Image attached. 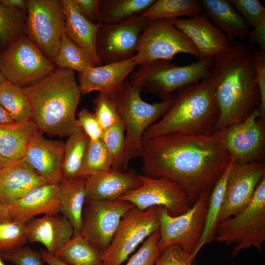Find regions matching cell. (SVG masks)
<instances>
[{"mask_svg": "<svg viewBox=\"0 0 265 265\" xmlns=\"http://www.w3.org/2000/svg\"><path fill=\"white\" fill-rule=\"evenodd\" d=\"M253 53L256 81L260 94L258 109L261 118L265 122V51H260L256 47Z\"/></svg>", "mask_w": 265, "mask_h": 265, "instance_id": "44", "label": "cell"}, {"mask_svg": "<svg viewBox=\"0 0 265 265\" xmlns=\"http://www.w3.org/2000/svg\"><path fill=\"white\" fill-rule=\"evenodd\" d=\"M138 175L132 169L125 171L111 168L86 178L85 200H117L141 185Z\"/></svg>", "mask_w": 265, "mask_h": 265, "instance_id": "22", "label": "cell"}, {"mask_svg": "<svg viewBox=\"0 0 265 265\" xmlns=\"http://www.w3.org/2000/svg\"><path fill=\"white\" fill-rule=\"evenodd\" d=\"M0 256L3 261L11 262L15 265H43L44 261L40 252L28 246L0 254Z\"/></svg>", "mask_w": 265, "mask_h": 265, "instance_id": "43", "label": "cell"}, {"mask_svg": "<svg viewBox=\"0 0 265 265\" xmlns=\"http://www.w3.org/2000/svg\"><path fill=\"white\" fill-rule=\"evenodd\" d=\"M203 12L200 1L157 0L142 15L150 20H172L184 16L190 17Z\"/></svg>", "mask_w": 265, "mask_h": 265, "instance_id": "33", "label": "cell"}, {"mask_svg": "<svg viewBox=\"0 0 265 265\" xmlns=\"http://www.w3.org/2000/svg\"><path fill=\"white\" fill-rule=\"evenodd\" d=\"M171 22L194 45L199 60L215 56L227 50L231 44L204 13L187 18L172 19Z\"/></svg>", "mask_w": 265, "mask_h": 265, "instance_id": "18", "label": "cell"}, {"mask_svg": "<svg viewBox=\"0 0 265 265\" xmlns=\"http://www.w3.org/2000/svg\"><path fill=\"white\" fill-rule=\"evenodd\" d=\"M40 131L31 120L0 124V152L14 161L24 158L31 138Z\"/></svg>", "mask_w": 265, "mask_h": 265, "instance_id": "28", "label": "cell"}, {"mask_svg": "<svg viewBox=\"0 0 265 265\" xmlns=\"http://www.w3.org/2000/svg\"><path fill=\"white\" fill-rule=\"evenodd\" d=\"M49 184L24 158L0 170V201L8 206L32 189Z\"/></svg>", "mask_w": 265, "mask_h": 265, "instance_id": "23", "label": "cell"}, {"mask_svg": "<svg viewBox=\"0 0 265 265\" xmlns=\"http://www.w3.org/2000/svg\"><path fill=\"white\" fill-rule=\"evenodd\" d=\"M211 190L203 191L186 212L177 216L170 215L162 206L154 207L159 223L160 253L176 245L194 259L203 232Z\"/></svg>", "mask_w": 265, "mask_h": 265, "instance_id": "8", "label": "cell"}, {"mask_svg": "<svg viewBox=\"0 0 265 265\" xmlns=\"http://www.w3.org/2000/svg\"><path fill=\"white\" fill-rule=\"evenodd\" d=\"M111 157L101 139L90 140L84 158L81 177H88L112 167Z\"/></svg>", "mask_w": 265, "mask_h": 265, "instance_id": "37", "label": "cell"}, {"mask_svg": "<svg viewBox=\"0 0 265 265\" xmlns=\"http://www.w3.org/2000/svg\"><path fill=\"white\" fill-rule=\"evenodd\" d=\"M27 242L26 222L13 218L0 222V255L22 247Z\"/></svg>", "mask_w": 265, "mask_h": 265, "instance_id": "38", "label": "cell"}, {"mask_svg": "<svg viewBox=\"0 0 265 265\" xmlns=\"http://www.w3.org/2000/svg\"><path fill=\"white\" fill-rule=\"evenodd\" d=\"M27 13L0 1V49L4 51L25 35Z\"/></svg>", "mask_w": 265, "mask_h": 265, "instance_id": "34", "label": "cell"}, {"mask_svg": "<svg viewBox=\"0 0 265 265\" xmlns=\"http://www.w3.org/2000/svg\"><path fill=\"white\" fill-rule=\"evenodd\" d=\"M135 206L121 200H85L81 234L102 255L109 246L124 214Z\"/></svg>", "mask_w": 265, "mask_h": 265, "instance_id": "14", "label": "cell"}, {"mask_svg": "<svg viewBox=\"0 0 265 265\" xmlns=\"http://www.w3.org/2000/svg\"><path fill=\"white\" fill-rule=\"evenodd\" d=\"M7 206L13 219L24 222L39 214L61 213L58 185L47 184L36 187Z\"/></svg>", "mask_w": 265, "mask_h": 265, "instance_id": "24", "label": "cell"}, {"mask_svg": "<svg viewBox=\"0 0 265 265\" xmlns=\"http://www.w3.org/2000/svg\"><path fill=\"white\" fill-rule=\"evenodd\" d=\"M61 0L65 17V34L92 57L96 66L102 65L96 47L97 33L102 23H93L85 19L75 8L72 0Z\"/></svg>", "mask_w": 265, "mask_h": 265, "instance_id": "25", "label": "cell"}, {"mask_svg": "<svg viewBox=\"0 0 265 265\" xmlns=\"http://www.w3.org/2000/svg\"><path fill=\"white\" fill-rule=\"evenodd\" d=\"M15 122L7 110L0 104V124Z\"/></svg>", "mask_w": 265, "mask_h": 265, "instance_id": "51", "label": "cell"}, {"mask_svg": "<svg viewBox=\"0 0 265 265\" xmlns=\"http://www.w3.org/2000/svg\"><path fill=\"white\" fill-rule=\"evenodd\" d=\"M150 21L141 15L121 22L102 23L96 42L102 63L118 62L133 57L140 35Z\"/></svg>", "mask_w": 265, "mask_h": 265, "instance_id": "15", "label": "cell"}, {"mask_svg": "<svg viewBox=\"0 0 265 265\" xmlns=\"http://www.w3.org/2000/svg\"><path fill=\"white\" fill-rule=\"evenodd\" d=\"M204 13L226 35L232 43L247 39L249 26L230 1L227 0H202Z\"/></svg>", "mask_w": 265, "mask_h": 265, "instance_id": "26", "label": "cell"}, {"mask_svg": "<svg viewBox=\"0 0 265 265\" xmlns=\"http://www.w3.org/2000/svg\"><path fill=\"white\" fill-rule=\"evenodd\" d=\"M180 53L199 56L193 43L171 20H152L140 35L134 58L140 66L159 60H171Z\"/></svg>", "mask_w": 265, "mask_h": 265, "instance_id": "11", "label": "cell"}, {"mask_svg": "<svg viewBox=\"0 0 265 265\" xmlns=\"http://www.w3.org/2000/svg\"><path fill=\"white\" fill-rule=\"evenodd\" d=\"M247 38L250 46L257 44L260 51H265V19L249 31Z\"/></svg>", "mask_w": 265, "mask_h": 265, "instance_id": "48", "label": "cell"}, {"mask_svg": "<svg viewBox=\"0 0 265 265\" xmlns=\"http://www.w3.org/2000/svg\"><path fill=\"white\" fill-rule=\"evenodd\" d=\"M12 162V161H11L4 158L0 152V170Z\"/></svg>", "mask_w": 265, "mask_h": 265, "instance_id": "53", "label": "cell"}, {"mask_svg": "<svg viewBox=\"0 0 265 265\" xmlns=\"http://www.w3.org/2000/svg\"><path fill=\"white\" fill-rule=\"evenodd\" d=\"M219 116L210 73L197 83L176 91L167 112L144 132L142 140L172 132L212 133Z\"/></svg>", "mask_w": 265, "mask_h": 265, "instance_id": "4", "label": "cell"}, {"mask_svg": "<svg viewBox=\"0 0 265 265\" xmlns=\"http://www.w3.org/2000/svg\"><path fill=\"white\" fill-rule=\"evenodd\" d=\"M0 104L14 122L30 119L31 108L27 98L21 87L7 80L0 84Z\"/></svg>", "mask_w": 265, "mask_h": 265, "instance_id": "35", "label": "cell"}, {"mask_svg": "<svg viewBox=\"0 0 265 265\" xmlns=\"http://www.w3.org/2000/svg\"><path fill=\"white\" fill-rule=\"evenodd\" d=\"M136 66L133 56L121 62L89 67L78 73L81 93L85 95L97 91L114 95Z\"/></svg>", "mask_w": 265, "mask_h": 265, "instance_id": "20", "label": "cell"}, {"mask_svg": "<svg viewBox=\"0 0 265 265\" xmlns=\"http://www.w3.org/2000/svg\"><path fill=\"white\" fill-rule=\"evenodd\" d=\"M265 176L264 162L240 164L232 161L218 224L249 204L257 186Z\"/></svg>", "mask_w": 265, "mask_h": 265, "instance_id": "17", "label": "cell"}, {"mask_svg": "<svg viewBox=\"0 0 265 265\" xmlns=\"http://www.w3.org/2000/svg\"><path fill=\"white\" fill-rule=\"evenodd\" d=\"M101 140L111 157V168L123 169L126 140L125 127L121 118L116 124L104 131Z\"/></svg>", "mask_w": 265, "mask_h": 265, "instance_id": "39", "label": "cell"}, {"mask_svg": "<svg viewBox=\"0 0 265 265\" xmlns=\"http://www.w3.org/2000/svg\"><path fill=\"white\" fill-rule=\"evenodd\" d=\"M27 242H39L46 251L54 255L73 237V227L61 213L44 214L26 222Z\"/></svg>", "mask_w": 265, "mask_h": 265, "instance_id": "21", "label": "cell"}, {"mask_svg": "<svg viewBox=\"0 0 265 265\" xmlns=\"http://www.w3.org/2000/svg\"><path fill=\"white\" fill-rule=\"evenodd\" d=\"M253 51L250 45L236 41L215 56L211 74L219 116L213 132L243 121L260 106Z\"/></svg>", "mask_w": 265, "mask_h": 265, "instance_id": "2", "label": "cell"}, {"mask_svg": "<svg viewBox=\"0 0 265 265\" xmlns=\"http://www.w3.org/2000/svg\"><path fill=\"white\" fill-rule=\"evenodd\" d=\"M40 253L43 260L48 265H68L60 261L54 256L50 255L46 250H41Z\"/></svg>", "mask_w": 265, "mask_h": 265, "instance_id": "49", "label": "cell"}, {"mask_svg": "<svg viewBox=\"0 0 265 265\" xmlns=\"http://www.w3.org/2000/svg\"><path fill=\"white\" fill-rule=\"evenodd\" d=\"M159 238L158 230L143 241L139 249L125 265H154L160 254L158 246Z\"/></svg>", "mask_w": 265, "mask_h": 265, "instance_id": "41", "label": "cell"}, {"mask_svg": "<svg viewBox=\"0 0 265 265\" xmlns=\"http://www.w3.org/2000/svg\"><path fill=\"white\" fill-rule=\"evenodd\" d=\"M155 0H100L98 22L113 23L142 15Z\"/></svg>", "mask_w": 265, "mask_h": 265, "instance_id": "31", "label": "cell"}, {"mask_svg": "<svg viewBox=\"0 0 265 265\" xmlns=\"http://www.w3.org/2000/svg\"><path fill=\"white\" fill-rule=\"evenodd\" d=\"M236 10L253 27L265 19V8L258 0H229Z\"/></svg>", "mask_w": 265, "mask_h": 265, "instance_id": "42", "label": "cell"}, {"mask_svg": "<svg viewBox=\"0 0 265 265\" xmlns=\"http://www.w3.org/2000/svg\"><path fill=\"white\" fill-rule=\"evenodd\" d=\"M141 89L126 79L115 94L118 111L125 130L124 170L128 169L131 160L141 157L144 132L167 112L175 97L173 95L160 102L150 104L141 98Z\"/></svg>", "mask_w": 265, "mask_h": 265, "instance_id": "5", "label": "cell"}, {"mask_svg": "<svg viewBox=\"0 0 265 265\" xmlns=\"http://www.w3.org/2000/svg\"><path fill=\"white\" fill-rule=\"evenodd\" d=\"M53 63L59 68L75 70L78 73L96 66L92 57L74 43L65 32L62 35L59 50Z\"/></svg>", "mask_w": 265, "mask_h": 265, "instance_id": "36", "label": "cell"}, {"mask_svg": "<svg viewBox=\"0 0 265 265\" xmlns=\"http://www.w3.org/2000/svg\"><path fill=\"white\" fill-rule=\"evenodd\" d=\"M93 103L94 114L104 131L116 124L121 119L115 100V95L99 93Z\"/></svg>", "mask_w": 265, "mask_h": 265, "instance_id": "40", "label": "cell"}, {"mask_svg": "<svg viewBox=\"0 0 265 265\" xmlns=\"http://www.w3.org/2000/svg\"><path fill=\"white\" fill-rule=\"evenodd\" d=\"M38 129L52 136L68 137L78 127L76 117L81 92L74 71L55 68L48 76L21 88Z\"/></svg>", "mask_w": 265, "mask_h": 265, "instance_id": "3", "label": "cell"}, {"mask_svg": "<svg viewBox=\"0 0 265 265\" xmlns=\"http://www.w3.org/2000/svg\"><path fill=\"white\" fill-rule=\"evenodd\" d=\"M236 163L264 162L265 125L258 108L243 121L213 132Z\"/></svg>", "mask_w": 265, "mask_h": 265, "instance_id": "13", "label": "cell"}, {"mask_svg": "<svg viewBox=\"0 0 265 265\" xmlns=\"http://www.w3.org/2000/svg\"><path fill=\"white\" fill-rule=\"evenodd\" d=\"M55 69L54 64L24 35L0 54V70L5 80L21 87L42 80Z\"/></svg>", "mask_w": 265, "mask_h": 265, "instance_id": "9", "label": "cell"}, {"mask_svg": "<svg viewBox=\"0 0 265 265\" xmlns=\"http://www.w3.org/2000/svg\"><path fill=\"white\" fill-rule=\"evenodd\" d=\"M26 0L25 35L53 62L64 33L65 17L61 0Z\"/></svg>", "mask_w": 265, "mask_h": 265, "instance_id": "10", "label": "cell"}, {"mask_svg": "<svg viewBox=\"0 0 265 265\" xmlns=\"http://www.w3.org/2000/svg\"><path fill=\"white\" fill-rule=\"evenodd\" d=\"M64 145L62 165L63 179L81 177V172L89 138L78 126Z\"/></svg>", "mask_w": 265, "mask_h": 265, "instance_id": "29", "label": "cell"}, {"mask_svg": "<svg viewBox=\"0 0 265 265\" xmlns=\"http://www.w3.org/2000/svg\"><path fill=\"white\" fill-rule=\"evenodd\" d=\"M193 258L179 246H170L162 251L154 265H193Z\"/></svg>", "mask_w": 265, "mask_h": 265, "instance_id": "46", "label": "cell"}, {"mask_svg": "<svg viewBox=\"0 0 265 265\" xmlns=\"http://www.w3.org/2000/svg\"><path fill=\"white\" fill-rule=\"evenodd\" d=\"M64 145L62 141L45 138L39 131L28 143L24 159L49 184H58L63 180Z\"/></svg>", "mask_w": 265, "mask_h": 265, "instance_id": "19", "label": "cell"}, {"mask_svg": "<svg viewBox=\"0 0 265 265\" xmlns=\"http://www.w3.org/2000/svg\"><path fill=\"white\" fill-rule=\"evenodd\" d=\"M3 4L19 9L27 13L26 0H0Z\"/></svg>", "mask_w": 265, "mask_h": 265, "instance_id": "50", "label": "cell"}, {"mask_svg": "<svg viewBox=\"0 0 265 265\" xmlns=\"http://www.w3.org/2000/svg\"><path fill=\"white\" fill-rule=\"evenodd\" d=\"M214 56L185 66L170 60H159L138 66L130 75L131 84L158 95L161 101L169 99L178 90L196 83L210 73Z\"/></svg>", "mask_w": 265, "mask_h": 265, "instance_id": "6", "label": "cell"}, {"mask_svg": "<svg viewBox=\"0 0 265 265\" xmlns=\"http://www.w3.org/2000/svg\"><path fill=\"white\" fill-rule=\"evenodd\" d=\"M159 229L154 207H132L122 217L111 241L102 254L103 265H121L140 243Z\"/></svg>", "mask_w": 265, "mask_h": 265, "instance_id": "12", "label": "cell"}, {"mask_svg": "<svg viewBox=\"0 0 265 265\" xmlns=\"http://www.w3.org/2000/svg\"><path fill=\"white\" fill-rule=\"evenodd\" d=\"M0 265H6L4 262L2 260L0 256Z\"/></svg>", "mask_w": 265, "mask_h": 265, "instance_id": "55", "label": "cell"}, {"mask_svg": "<svg viewBox=\"0 0 265 265\" xmlns=\"http://www.w3.org/2000/svg\"><path fill=\"white\" fill-rule=\"evenodd\" d=\"M214 240L233 245L232 257L252 246L261 252L265 240V176L249 204L218 225Z\"/></svg>", "mask_w": 265, "mask_h": 265, "instance_id": "7", "label": "cell"}, {"mask_svg": "<svg viewBox=\"0 0 265 265\" xmlns=\"http://www.w3.org/2000/svg\"><path fill=\"white\" fill-rule=\"evenodd\" d=\"M72 1L83 17L93 23L98 22L100 0H72Z\"/></svg>", "mask_w": 265, "mask_h": 265, "instance_id": "47", "label": "cell"}, {"mask_svg": "<svg viewBox=\"0 0 265 265\" xmlns=\"http://www.w3.org/2000/svg\"><path fill=\"white\" fill-rule=\"evenodd\" d=\"M78 116L77 125L82 129L90 140L101 139L104 131L94 113L86 108H83L79 111Z\"/></svg>", "mask_w": 265, "mask_h": 265, "instance_id": "45", "label": "cell"}, {"mask_svg": "<svg viewBox=\"0 0 265 265\" xmlns=\"http://www.w3.org/2000/svg\"><path fill=\"white\" fill-rule=\"evenodd\" d=\"M85 178L63 179L58 184L61 213L71 222L74 236L80 234L82 214L86 199Z\"/></svg>", "mask_w": 265, "mask_h": 265, "instance_id": "27", "label": "cell"}, {"mask_svg": "<svg viewBox=\"0 0 265 265\" xmlns=\"http://www.w3.org/2000/svg\"><path fill=\"white\" fill-rule=\"evenodd\" d=\"M144 175L179 184L192 206L199 195L212 188L232 160L213 133H169L143 140Z\"/></svg>", "mask_w": 265, "mask_h": 265, "instance_id": "1", "label": "cell"}, {"mask_svg": "<svg viewBox=\"0 0 265 265\" xmlns=\"http://www.w3.org/2000/svg\"><path fill=\"white\" fill-rule=\"evenodd\" d=\"M8 206L0 201V222L12 219Z\"/></svg>", "mask_w": 265, "mask_h": 265, "instance_id": "52", "label": "cell"}, {"mask_svg": "<svg viewBox=\"0 0 265 265\" xmlns=\"http://www.w3.org/2000/svg\"><path fill=\"white\" fill-rule=\"evenodd\" d=\"M54 256L68 265H103L102 254L81 234L73 236Z\"/></svg>", "mask_w": 265, "mask_h": 265, "instance_id": "32", "label": "cell"}, {"mask_svg": "<svg viewBox=\"0 0 265 265\" xmlns=\"http://www.w3.org/2000/svg\"><path fill=\"white\" fill-rule=\"evenodd\" d=\"M232 161L222 177L214 184L210 192L203 232L195 249V256L202 247L214 240L219 223L220 211L225 198L229 174Z\"/></svg>", "mask_w": 265, "mask_h": 265, "instance_id": "30", "label": "cell"}, {"mask_svg": "<svg viewBox=\"0 0 265 265\" xmlns=\"http://www.w3.org/2000/svg\"><path fill=\"white\" fill-rule=\"evenodd\" d=\"M1 53V50L0 49V54ZM6 80L3 77V76L2 75L0 70V84L3 82L4 81H6Z\"/></svg>", "mask_w": 265, "mask_h": 265, "instance_id": "54", "label": "cell"}, {"mask_svg": "<svg viewBox=\"0 0 265 265\" xmlns=\"http://www.w3.org/2000/svg\"><path fill=\"white\" fill-rule=\"evenodd\" d=\"M141 185L121 196L118 200L133 204L145 210L162 206L171 216L186 212L191 206L183 188L177 183L165 178H155L138 175Z\"/></svg>", "mask_w": 265, "mask_h": 265, "instance_id": "16", "label": "cell"}]
</instances>
